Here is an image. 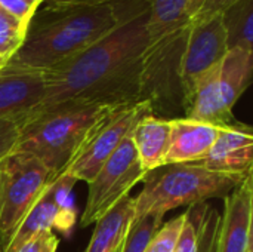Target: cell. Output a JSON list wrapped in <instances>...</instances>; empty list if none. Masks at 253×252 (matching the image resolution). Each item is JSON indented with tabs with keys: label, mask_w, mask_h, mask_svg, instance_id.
I'll list each match as a JSON object with an SVG mask.
<instances>
[{
	"label": "cell",
	"mask_w": 253,
	"mask_h": 252,
	"mask_svg": "<svg viewBox=\"0 0 253 252\" xmlns=\"http://www.w3.org/2000/svg\"><path fill=\"white\" fill-rule=\"evenodd\" d=\"M148 12L116 27L76 56L44 71L42 102L21 123L53 110L86 105H130L142 101V56L148 46Z\"/></svg>",
	"instance_id": "cell-1"
},
{
	"label": "cell",
	"mask_w": 253,
	"mask_h": 252,
	"mask_svg": "<svg viewBox=\"0 0 253 252\" xmlns=\"http://www.w3.org/2000/svg\"><path fill=\"white\" fill-rule=\"evenodd\" d=\"M119 1L86 9L42 3L28 24L21 48L7 64L46 71L76 56L125 24Z\"/></svg>",
	"instance_id": "cell-2"
},
{
	"label": "cell",
	"mask_w": 253,
	"mask_h": 252,
	"mask_svg": "<svg viewBox=\"0 0 253 252\" xmlns=\"http://www.w3.org/2000/svg\"><path fill=\"white\" fill-rule=\"evenodd\" d=\"M251 174L213 171L197 162L163 165L144 177V187L135 198L133 220L153 215L162 221L170 209L227 198Z\"/></svg>",
	"instance_id": "cell-3"
},
{
	"label": "cell",
	"mask_w": 253,
	"mask_h": 252,
	"mask_svg": "<svg viewBox=\"0 0 253 252\" xmlns=\"http://www.w3.org/2000/svg\"><path fill=\"white\" fill-rule=\"evenodd\" d=\"M125 105L86 104L53 110L21 123L15 151L39 159L56 178L87 135Z\"/></svg>",
	"instance_id": "cell-4"
},
{
	"label": "cell",
	"mask_w": 253,
	"mask_h": 252,
	"mask_svg": "<svg viewBox=\"0 0 253 252\" xmlns=\"http://www.w3.org/2000/svg\"><path fill=\"white\" fill-rule=\"evenodd\" d=\"M0 245L3 251L55 177L39 159L22 151H13L0 165Z\"/></svg>",
	"instance_id": "cell-5"
},
{
	"label": "cell",
	"mask_w": 253,
	"mask_h": 252,
	"mask_svg": "<svg viewBox=\"0 0 253 252\" xmlns=\"http://www.w3.org/2000/svg\"><path fill=\"white\" fill-rule=\"evenodd\" d=\"M190 24L159 40L150 42L142 56V101L153 114H166L169 107L182 111L181 61Z\"/></svg>",
	"instance_id": "cell-6"
},
{
	"label": "cell",
	"mask_w": 253,
	"mask_h": 252,
	"mask_svg": "<svg viewBox=\"0 0 253 252\" xmlns=\"http://www.w3.org/2000/svg\"><path fill=\"white\" fill-rule=\"evenodd\" d=\"M145 175L147 171L141 166L129 132L114 154L87 184V199L80 218V226L87 227L95 224L105 212L129 196V192L138 183H142Z\"/></svg>",
	"instance_id": "cell-7"
},
{
	"label": "cell",
	"mask_w": 253,
	"mask_h": 252,
	"mask_svg": "<svg viewBox=\"0 0 253 252\" xmlns=\"http://www.w3.org/2000/svg\"><path fill=\"white\" fill-rule=\"evenodd\" d=\"M147 113H153L148 102H136L113 111L87 135L84 143L64 168L62 174L89 184L102 165L114 154L122 141L129 135L138 119Z\"/></svg>",
	"instance_id": "cell-8"
},
{
	"label": "cell",
	"mask_w": 253,
	"mask_h": 252,
	"mask_svg": "<svg viewBox=\"0 0 253 252\" xmlns=\"http://www.w3.org/2000/svg\"><path fill=\"white\" fill-rule=\"evenodd\" d=\"M227 50V33L222 12L190 22L181 61L182 113L193 95L199 77L218 65Z\"/></svg>",
	"instance_id": "cell-9"
},
{
	"label": "cell",
	"mask_w": 253,
	"mask_h": 252,
	"mask_svg": "<svg viewBox=\"0 0 253 252\" xmlns=\"http://www.w3.org/2000/svg\"><path fill=\"white\" fill-rule=\"evenodd\" d=\"M76 183L77 180L67 174H61L53 178L1 252H18L34 236L52 230L53 227L59 229L62 233L71 229L74 221L71 190Z\"/></svg>",
	"instance_id": "cell-10"
},
{
	"label": "cell",
	"mask_w": 253,
	"mask_h": 252,
	"mask_svg": "<svg viewBox=\"0 0 253 252\" xmlns=\"http://www.w3.org/2000/svg\"><path fill=\"white\" fill-rule=\"evenodd\" d=\"M224 199L215 252H249L252 250V174Z\"/></svg>",
	"instance_id": "cell-11"
},
{
	"label": "cell",
	"mask_w": 253,
	"mask_h": 252,
	"mask_svg": "<svg viewBox=\"0 0 253 252\" xmlns=\"http://www.w3.org/2000/svg\"><path fill=\"white\" fill-rule=\"evenodd\" d=\"M46 91L44 71L6 64L0 71V119L22 117L33 111Z\"/></svg>",
	"instance_id": "cell-12"
},
{
	"label": "cell",
	"mask_w": 253,
	"mask_h": 252,
	"mask_svg": "<svg viewBox=\"0 0 253 252\" xmlns=\"http://www.w3.org/2000/svg\"><path fill=\"white\" fill-rule=\"evenodd\" d=\"M209 169L234 174H249L253 165V131L236 122L219 128L218 137L205 159L197 162Z\"/></svg>",
	"instance_id": "cell-13"
},
{
	"label": "cell",
	"mask_w": 253,
	"mask_h": 252,
	"mask_svg": "<svg viewBox=\"0 0 253 252\" xmlns=\"http://www.w3.org/2000/svg\"><path fill=\"white\" fill-rule=\"evenodd\" d=\"M219 126L188 117L170 119V140L165 165L200 162L211 151Z\"/></svg>",
	"instance_id": "cell-14"
},
{
	"label": "cell",
	"mask_w": 253,
	"mask_h": 252,
	"mask_svg": "<svg viewBox=\"0 0 253 252\" xmlns=\"http://www.w3.org/2000/svg\"><path fill=\"white\" fill-rule=\"evenodd\" d=\"M253 50L228 49L218 67L216 94L222 110L234 117L233 108L252 82Z\"/></svg>",
	"instance_id": "cell-15"
},
{
	"label": "cell",
	"mask_w": 253,
	"mask_h": 252,
	"mask_svg": "<svg viewBox=\"0 0 253 252\" xmlns=\"http://www.w3.org/2000/svg\"><path fill=\"white\" fill-rule=\"evenodd\" d=\"M141 166L150 172L165 165L170 140V117L147 113L130 131Z\"/></svg>",
	"instance_id": "cell-16"
},
{
	"label": "cell",
	"mask_w": 253,
	"mask_h": 252,
	"mask_svg": "<svg viewBox=\"0 0 253 252\" xmlns=\"http://www.w3.org/2000/svg\"><path fill=\"white\" fill-rule=\"evenodd\" d=\"M135 215V198L130 195L105 212L95 224L93 235L84 252H117Z\"/></svg>",
	"instance_id": "cell-17"
},
{
	"label": "cell",
	"mask_w": 253,
	"mask_h": 252,
	"mask_svg": "<svg viewBox=\"0 0 253 252\" xmlns=\"http://www.w3.org/2000/svg\"><path fill=\"white\" fill-rule=\"evenodd\" d=\"M190 22L188 0H150L145 24L150 42L181 30Z\"/></svg>",
	"instance_id": "cell-18"
},
{
	"label": "cell",
	"mask_w": 253,
	"mask_h": 252,
	"mask_svg": "<svg viewBox=\"0 0 253 252\" xmlns=\"http://www.w3.org/2000/svg\"><path fill=\"white\" fill-rule=\"evenodd\" d=\"M228 49L253 50V0H239L222 12Z\"/></svg>",
	"instance_id": "cell-19"
},
{
	"label": "cell",
	"mask_w": 253,
	"mask_h": 252,
	"mask_svg": "<svg viewBox=\"0 0 253 252\" xmlns=\"http://www.w3.org/2000/svg\"><path fill=\"white\" fill-rule=\"evenodd\" d=\"M162 221L153 215L135 218L127 230V235L119 252H145L154 232L160 227Z\"/></svg>",
	"instance_id": "cell-20"
},
{
	"label": "cell",
	"mask_w": 253,
	"mask_h": 252,
	"mask_svg": "<svg viewBox=\"0 0 253 252\" xmlns=\"http://www.w3.org/2000/svg\"><path fill=\"white\" fill-rule=\"evenodd\" d=\"M28 25L18 21L3 7H0V55L7 56L9 59L21 48Z\"/></svg>",
	"instance_id": "cell-21"
},
{
	"label": "cell",
	"mask_w": 253,
	"mask_h": 252,
	"mask_svg": "<svg viewBox=\"0 0 253 252\" xmlns=\"http://www.w3.org/2000/svg\"><path fill=\"white\" fill-rule=\"evenodd\" d=\"M184 220H185V214L159 227L154 232L151 241L148 242L145 252H175L181 229L184 226Z\"/></svg>",
	"instance_id": "cell-22"
},
{
	"label": "cell",
	"mask_w": 253,
	"mask_h": 252,
	"mask_svg": "<svg viewBox=\"0 0 253 252\" xmlns=\"http://www.w3.org/2000/svg\"><path fill=\"white\" fill-rule=\"evenodd\" d=\"M200 241H202L200 220L193 215V211L190 206V209L185 212L184 226L181 229L175 252H199Z\"/></svg>",
	"instance_id": "cell-23"
},
{
	"label": "cell",
	"mask_w": 253,
	"mask_h": 252,
	"mask_svg": "<svg viewBox=\"0 0 253 252\" xmlns=\"http://www.w3.org/2000/svg\"><path fill=\"white\" fill-rule=\"evenodd\" d=\"M21 129V117L0 119V163H3L16 149Z\"/></svg>",
	"instance_id": "cell-24"
},
{
	"label": "cell",
	"mask_w": 253,
	"mask_h": 252,
	"mask_svg": "<svg viewBox=\"0 0 253 252\" xmlns=\"http://www.w3.org/2000/svg\"><path fill=\"white\" fill-rule=\"evenodd\" d=\"M42 1L43 0H0V7H3L22 24L28 25Z\"/></svg>",
	"instance_id": "cell-25"
},
{
	"label": "cell",
	"mask_w": 253,
	"mask_h": 252,
	"mask_svg": "<svg viewBox=\"0 0 253 252\" xmlns=\"http://www.w3.org/2000/svg\"><path fill=\"white\" fill-rule=\"evenodd\" d=\"M59 245V239L52 230L43 232L28 241L24 247H21L18 252H56Z\"/></svg>",
	"instance_id": "cell-26"
},
{
	"label": "cell",
	"mask_w": 253,
	"mask_h": 252,
	"mask_svg": "<svg viewBox=\"0 0 253 252\" xmlns=\"http://www.w3.org/2000/svg\"><path fill=\"white\" fill-rule=\"evenodd\" d=\"M119 0H43L42 3H47L58 7H71V9H86V7H96V6H107L114 4Z\"/></svg>",
	"instance_id": "cell-27"
},
{
	"label": "cell",
	"mask_w": 253,
	"mask_h": 252,
	"mask_svg": "<svg viewBox=\"0 0 253 252\" xmlns=\"http://www.w3.org/2000/svg\"><path fill=\"white\" fill-rule=\"evenodd\" d=\"M239 0H205L202 7L194 13V16L191 18L193 19H202V18H206V16H211L213 13H219V12H224L225 9H228L230 6H233L234 3H237Z\"/></svg>",
	"instance_id": "cell-28"
},
{
	"label": "cell",
	"mask_w": 253,
	"mask_h": 252,
	"mask_svg": "<svg viewBox=\"0 0 253 252\" xmlns=\"http://www.w3.org/2000/svg\"><path fill=\"white\" fill-rule=\"evenodd\" d=\"M205 0H188V12H190V18L194 16V13L202 7Z\"/></svg>",
	"instance_id": "cell-29"
},
{
	"label": "cell",
	"mask_w": 253,
	"mask_h": 252,
	"mask_svg": "<svg viewBox=\"0 0 253 252\" xmlns=\"http://www.w3.org/2000/svg\"><path fill=\"white\" fill-rule=\"evenodd\" d=\"M9 62V58L4 56V55H0V71L6 67V64Z\"/></svg>",
	"instance_id": "cell-30"
},
{
	"label": "cell",
	"mask_w": 253,
	"mask_h": 252,
	"mask_svg": "<svg viewBox=\"0 0 253 252\" xmlns=\"http://www.w3.org/2000/svg\"><path fill=\"white\" fill-rule=\"evenodd\" d=\"M1 165V163H0ZM0 192H1V169H0Z\"/></svg>",
	"instance_id": "cell-31"
},
{
	"label": "cell",
	"mask_w": 253,
	"mask_h": 252,
	"mask_svg": "<svg viewBox=\"0 0 253 252\" xmlns=\"http://www.w3.org/2000/svg\"><path fill=\"white\" fill-rule=\"evenodd\" d=\"M249 252H253V250H251V251H249Z\"/></svg>",
	"instance_id": "cell-32"
},
{
	"label": "cell",
	"mask_w": 253,
	"mask_h": 252,
	"mask_svg": "<svg viewBox=\"0 0 253 252\" xmlns=\"http://www.w3.org/2000/svg\"><path fill=\"white\" fill-rule=\"evenodd\" d=\"M0 250H1V245H0Z\"/></svg>",
	"instance_id": "cell-33"
},
{
	"label": "cell",
	"mask_w": 253,
	"mask_h": 252,
	"mask_svg": "<svg viewBox=\"0 0 253 252\" xmlns=\"http://www.w3.org/2000/svg\"><path fill=\"white\" fill-rule=\"evenodd\" d=\"M199 252H203V251H199Z\"/></svg>",
	"instance_id": "cell-34"
},
{
	"label": "cell",
	"mask_w": 253,
	"mask_h": 252,
	"mask_svg": "<svg viewBox=\"0 0 253 252\" xmlns=\"http://www.w3.org/2000/svg\"><path fill=\"white\" fill-rule=\"evenodd\" d=\"M0 252H1V250H0Z\"/></svg>",
	"instance_id": "cell-35"
},
{
	"label": "cell",
	"mask_w": 253,
	"mask_h": 252,
	"mask_svg": "<svg viewBox=\"0 0 253 252\" xmlns=\"http://www.w3.org/2000/svg\"><path fill=\"white\" fill-rule=\"evenodd\" d=\"M117 252H119V251H117Z\"/></svg>",
	"instance_id": "cell-36"
}]
</instances>
